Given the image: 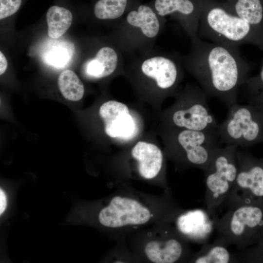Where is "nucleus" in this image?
<instances>
[{
    "label": "nucleus",
    "mask_w": 263,
    "mask_h": 263,
    "mask_svg": "<svg viewBox=\"0 0 263 263\" xmlns=\"http://www.w3.org/2000/svg\"><path fill=\"white\" fill-rule=\"evenodd\" d=\"M7 205V196L4 191L0 189V214L1 215L5 211Z\"/></svg>",
    "instance_id": "25"
},
{
    "label": "nucleus",
    "mask_w": 263,
    "mask_h": 263,
    "mask_svg": "<svg viewBox=\"0 0 263 263\" xmlns=\"http://www.w3.org/2000/svg\"><path fill=\"white\" fill-rule=\"evenodd\" d=\"M69 53L66 48L62 46L54 48L47 53L46 59L48 63L57 67L64 66L69 59Z\"/></svg>",
    "instance_id": "22"
},
{
    "label": "nucleus",
    "mask_w": 263,
    "mask_h": 263,
    "mask_svg": "<svg viewBox=\"0 0 263 263\" xmlns=\"http://www.w3.org/2000/svg\"><path fill=\"white\" fill-rule=\"evenodd\" d=\"M127 0H98L95 4L94 12L100 19H113L124 13Z\"/></svg>",
    "instance_id": "20"
},
{
    "label": "nucleus",
    "mask_w": 263,
    "mask_h": 263,
    "mask_svg": "<svg viewBox=\"0 0 263 263\" xmlns=\"http://www.w3.org/2000/svg\"><path fill=\"white\" fill-rule=\"evenodd\" d=\"M118 63V56L111 47H103L97 52L95 56L86 64L87 75L93 78H101L113 74Z\"/></svg>",
    "instance_id": "16"
},
{
    "label": "nucleus",
    "mask_w": 263,
    "mask_h": 263,
    "mask_svg": "<svg viewBox=\"0 0 263 263\" xmlns=\"http://www.w3.org/2000/svg\"><path fill=\"white\" fill-rule=\"evenodd\" d=\"M171 135L169 144L176 153L204 171L221 144L217 132L174 128Z\"/></svg>",
    "instance_id": "5"
},
{
    "label": "nucleus",
    "mask_w": 263,
    "mask_h": 263,
    "mask_svg": "<svg viewBox=\"0 0 263 263\" xmlns=\"http://www.w3.org/2000/svg\"><path fill=\"white\" fill-rule=\"evenodd\" d=\"M57 85L63 96L68 100L77 101L83 96L84 85L76 74L72 70H65L59 75Z\"/></svg>",
    "instance_id": "19"
},
{
    "label": "nucleus",
    "mask_w": 263,
    "mask_h": 263,
    "mask_svg": "<svg viewBox=\"0 0 263 263\" xmlns=\"http://www.w3.org/2000/svg\"><path fill=\"white\" fill-rule=\"evenodd\" d=\"M205 10L199 20L200 39L238 47L251 44L263 50V36L237 15L217 6Z\"/></svg>",
    "instance_id": "2"
},
{
    "label": "nucleus",
    "mask_w": 263,
    "mask_h": 263,
    "mask_svg": "<svg viewBox=\"0 0 263 263\" xmlns=\"http://www.w3.org/2000/svg\"><path fill=\"white\" fill-rule=\"evenodd\" d=\"M230 255L227 249L222 245H215L206 253L197 257L196 263H227L230 261Z\"/></svg>",
    "instance_id": "21"
},
{
    "label": "nucleus",
    "mask_w": 263,
    "mask_h": 263,
    "mask_svg": "<svg viewBox=\"0 0 263 263\" xmlns=\"http://www.w3.org/2000/svg\"><path fill=\"white\" fill-rule=\"evenodd\" d=\"M132 26L139 28L144 36L155 37L160 29V23L152 9L146 5H140L137 10L130 11L126 18Z\"/></svg>",
    "instance_id": "17"
},
{
    "label": "nucleus",
    "mask_w": 263,
    "mask_h": 263,
    "mask_svg": "<svg viewBox=\"0 0 263 263\" xmlns=\"http://www.w3.org/2000/svg\"><path fill=\"white\" fill-rule=\"evenodd\" d=\"M245 84L261 87L263 89V64L259 76L256 79H247Z\"/></svg>",
    "instance_id": "24"
},
{
    "label": "nucleus",
    "mask_w": 263,
    "mask_h": 263,
    "mask_svg": "<svg viewBox=\"0 0 263 263\" xmlns=\"http://www.w3.org/2000/svg\"><path fill=\"white\" fill-rule=\"evenodd\" d=\"M99 114L108 136L130 139L135 135L136 125L126 104L115 100L108 101L100 106Z\"/></svg>",
    "instance_id": "9"
},
{
    "label": "nucleus",
    "mask_w": 263,
    "mask_h": 263,
    "mask_svg": "<svg viewBox=\"0 0 263 263\" xmlns=\"http://www.w3.org/2000/svg\"><path fill=\"white\" fill-rule=\"evenodd\" d=\"M131 153L137 162L138 171L142 178L151 179L158 174L162 167L163 155L156 145L139 141L133 146Z\"/></svg>",
    "instance_id": "12"
},
{
    "label": "nucleus",
    "mask_w": 263,
    "mask_h": 263,
    "mask_svg": "<svg viewBox=\"0 0 263 263\" xmlns=\"http://www.w3.org/2000/svg\"><path fill=\"white\" fill-rule=\"evenodd\" d=\"M150 218V210L137 200L120 196L113 197L98 214L99 223L110 228L143 225Z\"/></svg>",
    "instance_id": "7"
},
{
    "label": "nucleus",
    "mask_w": 263,
    "mask_h": 263,
    "mask_svg": "<svg viewBox=\"0 0 263 263\" xmlns=\"http://www.w3.org/2000/svg\"><path fill=\"white\" fill-rule=\"evenodd\" d=\"M148 259L155 263H172L178 261L183 252L180 242L170 238L164 241H151L144 248Z\"/></svg>",
    "instance_id": "15"
},
{
    "label": "nucleus",
    "mask_w": 263,
    "mask_h": 263,
    "mask_svg": "<svg viewBox=\"0 0 263 263\" xmlns=\"http://www.w3.org/2000/svg\"><path fill=\"white\" fill-rule=\"evenodd\" d=\"M157 14L162 17L178 13L183 17V24L193 41L200 39L198 36L199 20L201 12L196 8L191 0H156L154 3Z\"/></svg>",
    "instance_id": "11"
},
{
    "label": "nucleus",
    "mask_w": 263,
    "mask_h": 263,
    "mask_svg": "<svg viewBox=\"0 0 263 263\" xmlns=\"http://www.w3.org/2000/svg\"><path fill=\"white\" fill-rule=\"evenodd\" d=\"M228 109L227 116L218 130L220 143L242 147L257 140L261 127L251 108L237 103Z\"/></svg>",
    "instance_id": "6"
},
{
    "label": "nucleus",
    "mask_w": 263,
    "mask_h": 263,
    "mask_svg": "<svg viewBox=\"0 0 263 263\" xmlns=\"http://www.w3.org/2000/svg\"><path fill=\"white\" fill-rule=\"evenodd\" d=\"M238 171L234 186L248 190L258 197L263 196V168L248 166L241 151L237 153Z\"/></svg>",
    "instance_id": "14"
},
{
    "label": "nucleus",
    "mask_w": 263,
    "mask_h": 263,
    "mask_svg": "<svg viewBox=\"0 0 263 263\" xmlns=\"http://www.w3.org/2000/svg\"><path fill=\"white\" fill-rule=\"evenodd\" d=\"M142 73L154 79L157 86L164 90H171L179 82V68L172 59L157 56L146 59L141 66Z\"/></svg>",
    "instance_id": "10"
},
{
    "label": "nucleus",
    "mask_w": 263,
    "mask_h": 263,
    "mask_svg": "<svg viewBox=\"0 0 263 263\" xmlns=\"http://www.w3.org/2000/svg\"><path fill=\"white\" fill-rule=\"evenodd\" d=\"M176 226L182 234L201 242L209 236L213 229L208 215L201 209L188 211L180 215L176 220Z\"/></svg>",
    "instance_id": "13"
},
{
    "label": "nucleus",
    "mask_w": 263,
    "mask_h": 263,
    "mask_svg": "<svg viewBox=\"0 0 263 263\" xmlns=\"http://www.w3.org/2000/svg\"><path fill=\"white\" fill-rule=\"evenodd\" d=\"M21 2L22 0H0V19H3L16 13Z\"/></svg>",
    "instance_id": "23"
},
{
    "label": "nucleus",
    "mask_w": 263,
    "mask_h": 263,
    "mask_svg": "<svg viewBox=\"0 0 263 263\" xmlns=\"http://www.w3.org/2000/svg\"><path fill=\"white\" fill-rule=\"evenodd\" d=\"M7 68V59L4 54L0 52V75H1L6 71Z\"/></svg>",
    "instance_id": "26"
},
{
    "label": "nucleus",
    "mask_w": 263,
    "mask_h": 263,
    "mask_svg": "<svg viewBox=\"0 0 263 263\" xmlns=\"http://www.w3.org/2000/svg\"><path fill=\"white\" fill-rule=\"evenodd\" d=\"M193 43L188 65L200 87L228 109L238 103L239 89L247 79L249 69L238 47L200 38Z\"/></svg>",
    "instance_id": "1"
},
{
    "label": "nucleus",
    "mask_w": 263,
    "mask_h": 263,
    "mask_svg": "<svg viewBox=\"0 0 263 263\" xmlns=\"http://www.w3.org/2000/svg\"><path fill=\"white\" fill-rule=\"evenodd\" d=\"M263 218V212L259 207L241 205L226 215L221 231L229 243L241 246L247 232L261 225Z\"/></svg>",
    "instance_id": "8"
},
{
    "label": "nucleus",
    "mask_w": 263,
    "mask_h": 263,
    "mask_svg": "<svg viewBox=\"0 0 263 263\" xmlns=\"http://www.w3.org/2000/svg\"><path fill=\"white\" fill-rule=\"evenodd\" d=\"M207 95L197 86L187 87L169 115L174 128L218 132L219 124L211 113Z\"/></svg>",
    "instance_id": "3"
},
{
    "label": "nucleus",
    "mask_w": 263,
    "mask_h": 263,
    "mask_svg": "<svg viewBox=\"0 0 263 263\" xmlns=\"http://www.w3.org/2000/svg\"><path fill=\"white\" fill-rule=\"evenodd\" d=\"M48 35L52 38H57L64 35L70 27L73 21L71 12L63 7L54 5L50 7L46 14Z\"/></svg>",
    "instance_id": "18"
},
{
    "label": "nucleus",
    "mask_w": 263,
    "mask_h": 263,
    "mask_svg": "<svg viewBox=\"0 0 263 263\" xmlns=\"http://www.w3.org/2000/svg\"><path fill=\"white\" fill-rule=\"evenodd\" d=\"M238 148L218 147L204 171L210 206L220 203L234 186L238 171Z\"/></svg>",
    "instance_id": "4"
}]
</instances>
